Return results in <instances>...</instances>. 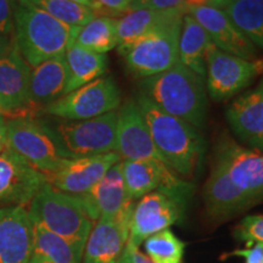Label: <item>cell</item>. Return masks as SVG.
<instances>
[{"label":"cell","mask_w":263,"mask_h":263,"mask_svg":"<svg viewBox=\"0 0 263 263\" xmlns=\"http://www.w3.org/2000/svg\"><path fill=\"white\" fill-rule=\"evenodd\" d=\"M263 199V153L240 145L229 136L217 143L203 188L209 216L228 218Z\"/></svg>","instance_id":"obj_1"},{"label":"cell","mask_w":263,"mask_h":263,"mask_svg":"<svg viewBox=\"0 0 263 263\" xmlns=\"http://www.w3.org/2000/svg\"><path fill=\"white\" fill-rule=\"evenodd\" d=\"M139 93L196 129L205 127L209 112L205 80L179 61L162 73L139 81Z\"/></svg>","instance_id":"obj_2"},{"label":"cell","mask_w":263,"mask_h":263,"mask_svg":"<svg viewBox=\"0 0 263 263\" xmlns=\"http://www.w3.org/2000/svg\"><path fill=\"white\" fill-rule=\"evenodd\" d=\"M136 101L157 151L173 173L192 177L203 154V138L195 127L164 112L141 93Z\"/></svg>","instance_id":"obj_3"},{"label":"cell","mask_w":263,"mask_h":263,"mask_svg":"<svg viewBox=\"0 0 263 263\" xmlns=\"http://www.w3.org/2000/svg\"><path fill=\"white\" fill-rule=\"evenodd\" d=\"M78 27L59 21L37 6L16 0L14 42L31 67L65 55L74 43Z\"/></svg>","instance_id":"obj_4"},{"label":"cell","mask_w":263,"mask_h":263,"mask_svg":"<svg viewBox=\"0 0 263 263\" xmlns=\"http://www.w3.org/2000/svg\"><path fill=\"white\" fill-rule=\"evenodd\" d=\"M28 212L33 222L67 239L84 251L94 222L80 196L60 192L47 183L33 197Z\"/></svg>","instance_id":"obj_5"},{"label":"cell","mask_w":263,"mask_h":263,"mask_svg":"<svg viewBox=\"0 0 263 263\" xmlns=\"http://www.w3.org/2000/svg\"><path fill=\"white\" fill-rule=\"evenodd\" d=\"M9 149L44 174L57 171L70 160L48 122L34 117H12L6 121Z\"/></svg>","instance_id":"obj_6"},{"label":"cell","mask_w":263,"mask_h":263,"mask_svg":"<svg viewBox=\"0 0 263 263\" xmlns=\"http://www.w3.org/2000/svg\"><path fill=\"white\" fill-rule=\"evenodd\" d=\"M182 24L171 25L118 47L128 73L145 80L170 70L178 62V41Z\"/></svg>","instance_id":"obj_7"},{"label":"cell","mask_w":263,"mask_h":263,"mask_svg":"<svg viewBox=\"0 0 263 263\" xmlns=\"http://www.w3.org/2000/svg\"><path fill=\"white\" fill-rule=\"evenodd\" d=\"M70 159L117 153V111L89 120L48 122Z\"/></svg>","instance_id":"obj_8"},{"label":"cell","mask_w":263,"mask_h":263,"mask_svg":"<svg viewBox=\"0 0 263 263\" xmlns=\"http://www.w3.org/2000/svg\"><path fill=\"white\" fill-rule=\"evenodd\" d=\"M192 192L157 189L140 197L134 205L129 223V241L139 248L149 236L170 229L183 218Z\"/></svg>","instance_id":"obj_9"},{"label":"cell","mask_w":263,"mask_h":263,"mask_svg":"<svg viewBox=\"0 0 263 263\" xmlns=\"http://www.w3.org/2000/svg\"><path fill=\"white\" fill-rule=\"evenodd\" d=\"M121 106V90L111 76H103L62 95L43 108L42 112L62 120H89L116 111Z\"/></svg>","instance_id":"obj_10"},{"label":"cell","mask_w":263,"mask_h":263,"mask_svg":"<svg viewBox=\"0 0 263 263\" xmlns=\"http://www.w3.org/2000/svg\"><path fill=\"white\" fill-rule=\"evenodd\" d=\"M263 72V60L249 61L211 45L206 59V82L210 97L222 101L245 89Z\"/></svg>","instance_id":"obj_11"},{"label":"cell","mask_w":263,"mask_h":263,"mask_svg":"<svg viewBox=\"0 0 263 263\" xmlns=\"http://www.w3.org/2000/svg\"><path fill=\"white\" fill-rule=\"evenodd\" d=\"M121 161L118 153L82 156L67 160L54 172L45 174L50 185L71 195H83Z\"/></svg>","instance_id":"obj_12"},{"label":"cell","mask_w":263,"mask_h":263,"mask_svg":"<svg viewBox=\"0 0 263 263\" xmlns=\"http://www.w3.org/2000/svg\"><path fill=\"white\" fill-rule=\"evenodd\" d=\"M188 14L202 26L212 44L219 50L249 61L258 59L257 47L233 24L224 10L202 5L189 8Z\"/></svg>","instance_id":"obj_13"},{"label":"cell","mask_w":263,"mask_h":263,"mask_svg":"<svg viewBox=\"0 0 263 263\" xmlns=\"http://www.w3.org/2000/svg\"><path fill=\"white\" fill-rule=\"evenodd\" d=\"M47 176L35 170L14 151L0 154V205L24 206L31 202L44 184Z\"/></svg>","instance_id":"obj_14"},{"label":"cell","mask_w":263,"mask_h":263,"mask_svg":"<svg viewBox=\"0 0 263 263\" xmlns=\"http://www.w3.org/2000/svg\"><path fill=\"white\" fill-rule=\"evenodd\" d=\"M117 153L123 160L163 162L136 99H127L117 112Z\"/></svg>","instance_id":"obj_15"},{"label":"cell","mask_w":263,"mask_h":263,"mask_svg":"<svg viewBox=\"0 0 263 263\" xmlns=\"http://www.w3.org/2000/svg\"><path fill=\"white\" fill-rule=\"evenodd\" d=\"M122 174L128 195L133 201L157 189L193 192L189 183L179 179L166 163L150 160H123Z\"/></svg>","instance_id":"obj_16"},{"label":"cell","mask_w":263,"mask_h":263,"mask_svg":"<svg viewBox=\"0 0 263 263\" xmlns=\"http://www.w3.org/2000/svg\"><path fill=\"white\" fill-rule=\"evenodd\" d=\"M31 66L20 54L16 44L0 57V108L3 112H20L16 117H34L38 112L29 106L28 87Z\"/></svg>","instance_id":"obj_17"},{"label":"cell","mask_w":263,"mask_h":263,"mask_svg":"<svg viewBox=\"0 0 263 263\" xmlns=\"http://www.w3.org/2000/svg\"><path fill=\"white\" fill-rule=\"evenodd\" d=\"M33 255V221L25 206L0 207V263H28Z\"/></svg>","instance_id":"obj_18"},{"label":"cell","mask_w":263,"mask_h":263,"mask_svg":"<svg viewBox=\"0 0 263 263\" xmlns=\"http://www.w3.org/2000/svg\"><path fill=\"white\" fill-rule=\"evenodd\" d=\"M91 221L116 219L128 206L136 203L128 195L122 174V164H114L89 192L78 195Z\"/></svg>","instance_id":"obj_19"},{"label":"cell","mask_w":263,"mask_h":263,"mask_svg":"<svg viewBox=\"0 0 263 263\" xmlns=\"http://www.w3.org/2000/svg\"><path fill=\"white\" fill-rule=\"evenodd\" d=\"M230 128L240 140L263 151V81L229 105L226 112Z\"/></svg>","instance_id":"obj_20"},{"label":"cell","mask_w":263,"mask_h":263,"mask_svg":"<svg viewBox=\"0 0 263 263\" xmlns=\"http://www.w3.org/2000/svg\"><path fill=\"white\" fill-rule=\"evenodd\" d=\"M128 241L129 227L117 219H98L88 235L82 263H118Z\"/></svg>","instance_id":"obj_21"},{"label":"cell","mask_w":263,"mask_h":263,"mask_svg":"<svg viewBox=\"0 0 263 263\" xmlns=\"http://www.w3.org/2000/svg\"><path fill=\"white\" fill-rule=\"evenodd\" d=\"M68 70L65 55L52 58L31 68L28 87L29 106L42 112L47 105L65 95Z\"/></svg>","instance_id":"obj_22"},{"label":"cell","mask_w":263,"mask_h":263,"mask_svg":"<svg viewBox=\"0 0 263 263\" xmlns=\"http://www.w3.org/2000/svg\"><path fill=\"white\" fill-rule=\"evenodd\" d=\"M188 9L171 10H132L117 18V48L129 44L143 35L171 25L182 24Z\"/></svg>","instance_id":"obj_23"},{"label":"cell","mask_w":263,"mask_h":263,"mask_svg":"<svg viewBox=\"0 0 263 263\" xmlns=\"http://www.w3.org/2000/svg\"><path fill=\"white\" fill-rule=\"evenodd\" d=\"M211 45V39L202 26L192 15H184L178 41L180 64L206 80V59Z\"/></svg>","instance_id":"obj_24"},{"label":"cell","mask_w":263,"mask_h":263,"mask_svg":"<svg viewBox=\"0 0 263 263\" xmlns=\"http://www.w3.org/2000/svg\"><path fill=\"white\" fill-rule=\"evenodd\" d=\"M68 70V81L65 94L71 93L82 85H85L103 77L107 70V58L78 44L70 45L65 52Z\"/></svg>","instance_id":"obj_25"},{"label":"cell","mask_w":263,"mask_h":263,"mask_svg":"<svg viewBox=\"0 0 263 263\" xmlns=\"http://www.w3.org/2000/svg\"><path fill=\"white\" fill-rule=\"evenodd\" d=\"M33 255L43 256L54 263H82L83 250L33 222Z\"/></svg>","instance_id":"obj_26"},{"label":"cell","mask_w":263,"mask_h":263,"mask_svg":"<svg viewBox=\"0 0 263 263\" xmlns=\"http://www.w3.org/2000/svg\"><path fill=\"white\" fill-rule=\"evenodd\" d=\"M74 43L99 54L112 50L117 47V18L95 16L78 27Z\"/></svg>","instance_id":"obj_27"},{"label":"cell","mask_w":263,"mask_h":263,"mask_svg":"<svg viewBox=\"0 0 263 263\" xmlns=\"http://www.w3.org/2000/svg\"><path fill=\"white\" fill-rule=\"evenodd\" d=\"M224 11L233 24L263 51V0H239Z\"/></svg>","instance_id":"obj_28"},{"label":"cell","mask_w":263,"mask_h":263,"mask_svg":"<svg viewBox=\"0 0 263 263\" xmlns=\"http://www.w3.org/2000/svg\"><path fill=\"white\" fill-rule=\"evenodd\" d=\"M144 250L153 263H183L185 242L171 229L151 235L144 241Z\"/></svg>","instance_id":"obj_29"},{"label":"cell","mask_w":263,"mask_h":263,"mask_svg":"<svg viewBox=\"0 0 263 263\" xmlns=\"http://www.w3.org/2000/svg\"><path fill=\"white\" fill-rule=\"evenodd\" d=\"M37 6L52 17L72 27H81L95 17L93 10L70 0H20Z\"/></svg>","instance_id":"obj_30"},{"label":"cell","mask_w":263,"mask_h":263,"mask_svg":"<svg viewBox=\"0 0 263 263\" xmlns=\"http://www.w3.org/2000/svg\"><path fill=\"white\" fill-rule=\"evenodd\" d=\"M235 239L244 242L246 248L263 244V215L246 216L234 229Z\"/></svg>","instance_id":"obj_31"},{"label":"cell","mask_w":263,"mask_h":263,"mask_svg":"<svg viewBox=\"0 0 263 263\" xmlns=\"http://www.w3.org/2000/svg\"><path fill=\"white\" fill-rule=\"evenodd\" d=\"M132 0H93L91 10L95 16L116 18L129 11Z\"/></svg>","instance_id":"obj_32"},{"label":"cell","mask_w":263,"mask_h":263,"mask_svg":"<svg viewBox=\"0 0 263 263\" xmlns=\"http://www.w3.org/2000/svg\"><path fill=\"white\" fill-rule=\"evenodd\" d=\"M16 0H0V35L14 38V11Z\"/></svg>","instance_id":"obj_33"},{"label":"cell","mask_w":263,"mask_h":263,"mask_svg":"<svg viewBox=\"0 0 263 263\" xmlns=\"http://www.w3.org/2000/svg\"><path fill=\"white\" fill-rule=\"evenodd\" d=\"M179 8H186L184 0H132L129 11L139 9L160 11V10H171Z\"/></svg>","instance_id":"obj_34"},{"label":"cell","mask_w":263,"mask_h":263,"mask_svg":"<svg viewBox=\"0 0 263 263\" xmlns=\"http://www.w3.org/2000/svg\"><path fill=\"white\" fill-rule=\"evenodd\" d=\"M233 256L244 257L245 263H263V244H255L251 248L234 250V251L223 255L221 259H227Z\"/></svg>","instance_id":"obj_35"},{"label":"cell","mask_w":263,"mask_h":263,"mask_svg":"<svg viewBox=\"0 0 263 263\" xmlns=\"http://www.w3.org/2000/svg\"><path fill=\"white\" fill-rule=\"evenodd\" d=\"M127 252L132 259V263H153V261H151L146 255H144L143 252H140L139 248L134 245L133 242L128 241Z\"/></svg>","instance_id":"obj_36"},{"label":"cell","mask_w":263,"mask_h":263,"mask_svg":"<svg viewBox=\"0 0 263 263\" xmlns=\"http://www.w3.org/2000/svg\"><path fill=\"white\" fill-rule=\"evenodd\" d=\"M9 150L8 138H6V121L4 115L0 116V154Z\"/></svg>","instance_id":"obj_37"},{"label":"cell","mask_w":263,"mask_h":263,"mask_svg":"<svg viewBox=\"0 0 263 263\" xmlns=\"http://www.w3.org/2000/svg\"><path fill=\"white\" fill-rule=\"evenodd\" d=\"M15 42L14 38H8L4 35H0V57L8 54L9 51H11V49L14 48Z\"/></svg>","instance_id":"obj_38"},{"label":"cell","mask_w":263,"mask_h":263,"mask_svg":"<svg viewBox=\"0 0 263 263\" xmlns=\"http://www.w3.org/2000/svg\"><path fill=\"white\" fill-rule=\"evenodd\" d=\"M236 2H239V0H212L209 5L215 6V8H218L222 10H226L227 8H229L230 5L234 4V3H236Z\"/></svg>","instance_id":"obj_39"},{"label":"cell","mask_w":263,"mask_h":263,"mask_svg":"<svg viewBox=\"0 0 263 263\" xmlns=\"http://www.w3.org/2000/svg\"><path fill=\"white\" fill-rule=\"evenodd\" d=\"M212 0H184L186 8H194V6H202L209 5Z\"/></svg>","instance_id":"obj_40"},{"label":"cell","mask_w":263,"mask_h":263,"mask_svg":"<svg viewBox=\"0 0 263 263\" xmlns=\"http://www.w3.org/2000/svg\"><path fill=\"white\" fill-rule=\"evenodd\" d=\"M28 263H54V262H51L50 259L43 257V256L32 255V257H31V259H29Z\"/></svg>","instance_id":"obj_41"},{"label":"cell","mask_w":263,"mask_h":263,"mask_svg":"<svg viewBox=\"0 0 263 263\" xmlns=\"http://www.w3.org/2000/svg\"><path fill=\"white\" fill-rule=\"evenodd\" d=\"M72 3H76V4H80L83 6H87V8H90L93 6V0H70Z\"/></svg>","instance_id":"obj_42"},{"label":"cell","mask_w":263,"mask_h":263,"mask_svg":"<svg viewBox=\"0 0 263 263\" xmlns=\"http://www.w3.org/2000/svg\"><path fill=\"white\" fill-rule=\"evenodd\" d=\"M118 263H132V259L129 257V255H128L127 249H126V252H124V255L122 256V258L120 259V262H118Z\"/></svg>","instance_id":"obj_43"},{"label":"cell","mask_w":263,"mask_h":263,"mask_svg":"<svg viewBox=\"0 0 263 263\" xmlns=\"http://www.w3.org/2000/svg\"><path fill=\"white\" fill-rule=\"evenodd\" d=\"M2 115H4V112H3V110H2V108H0V116H2Z\"/></svg>","instance_id":"obj_44"}]
</instances>
